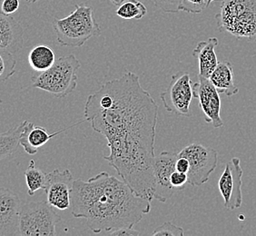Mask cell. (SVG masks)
I'll return each mask as SVG.
<instances>
[{
    "mask_svg": "<svg viewBox=\"0 0 256 236\" xmlns=\"http://www.w3.org/2000/svg\"><path fill=\"white\" fill-rule=\"evenodd\" d=\"M20 206L15 192L0 187V236H20Z\"/></svg>",
    "mask_w": 256,
    "mask_h": 236,
    "instance_id": "13",
    "label": "cell"
},
{
    "mask_svg": "<svg viewBox=\"0 0 256 236\" xmlns=\"http://www.w3.org/2000/svg\"><path fill=\"white\" fill-rule=\"evenodd\" d=\"M28 3H30V4H34L36 2H38V1H40V0H26Z\"/></svg>",
    "mask_w": 256,
    "mask_h": 236,
    "instance_id": "31",
    "label": "cell"
},
{
    "mask_svg": "<svg viewBox=\"0 0 256 236\" xmlns=\"http://www.w3.org/2000/svg\"><path fill=\"white\" fill-rule=\"evenodd\" d=\"M176 170H178L179 172L188 174V170H189V162H188V159L178 156V160L176 162Z\"/></svg>",
    "mask_w": 256,
    "mask_h": 236,
    "instance_id": "29",
    "label": "cell"
},
{
    "mask_svg": "<svg viewBox=\"0 0 256 236\" xmlns=\"http://www.w3.org/2000/svg\"><path fill=\"white\" fill-rule=\"evenodd\" d=\"M53 28L58 42L68 48H80L88 40L101 34V28L94 20L93 8L78 4L70 15L54 20Z\"/></svg>",
    "mask_w": 256,
    "mask_h": 236,
    "instance_id": "3",
    "label": "cell"
},
{
    "mask_svg": "<svg viewBox=\"0 0 256 236\" xmlns=\"http://www.w3.org/2000/svg\"><path fill=\"white\" fill-rule=\"evenodd\" d=\"M69 128L61 129L58 132L50 134L44 128L36 126L34 124L30 123L28 121H24V126L20 134V144L24 148L26 152L30 156L36 154L38 149L42 148L50 139L54 138L56 136L63 133Z\"/></svg>",
    "mask_w": 256,
    "mask_h": 236,
    "instance_id": "15",
    "label": "cell"
},
{
    "mask_svg": "<svg viewBox=\"0 0 256 236\" xmlns=\"http://www.w3.org/2000/svg\"><path fill=\"white\" fill-rule=\"evenodd\" d=\"M206 8V0H182L180 11L191 14H199Z\"/></svg>",
    "mask_w": 256,
    "mask_h": 236,
    "instance_id": "24",
    "label": "cell"
},
{
    "mask_svg": "<svg viewBox=\"0 0 256 236\" xmlns=\"http://www.w3.org/2000/svg\"><path fill=\"white\" fill-rule=\"evenodd\" d=\"M124 1V0H111L112 4H114V6H119L123 3Z\"/></svg>",
    "mask_w": 256,
    "mask_h": 236,
    "instance_id": "30",
    "label": "cell"
},
{
    "mask_svg": "<svg viewBox=\"0 0 256 236\" xmlns=\"http://www.w3.org/2000/svg\"><path fill=\"white\" fill-rule=\"evenodd\" d=\"M194 98L192 81L186 71H178L172 76L166 91L160 94V98L166 110L180 116H191L190 106Z\"/></svg>",
    "mask_w": 256,
    "mask_h": 236,
    "instance_id": "8",
    "label": "cell"
},
{
    "mask_svg": "<svg viewBox=\"0 0 256 236\" xmlns=\"http://www.w3.org/2000/svg\"><path fill=\"white\" fill-rule=\"evenodd\" d=\"M170 182L172 186L178 191L184 190L186 188V184H188V174L179 172L178 170H176L171 176Z\"/></svg>",
    "mask_w": 256,
    "mask_h": 236,
    "instance_id": "27",
    "label": "cell"
},
{
    "mask_svg": "<svg viewBox=\"0 0 256 236\" xmlns=\"http://www.w3.org/2000/svg\"><path fill=\"white\" fill-rule=\"evenodd\" d=\"M24 46V28L18 21L0 14V50L15 54Z\"/></svg>",
    "mask_w": 256,
    "mask_h": 236,
    "instance_id": "14",
    "label": "cell"
},
{
    "mask_svg": "<svg viewBox=\"0 0 256 236\" xmlns=\"http://www.w3.org/2000/svg\"><path fill=\"white\" fill-rule=\"evenodd\" d=\"M61 217L48 201L26 202L20 206L18 230L21 236H54Z\"/></svg>",
    "mask_w": 256,
    "mask_h": 236,
    "instance_id": "6",
    "label": "cell"
},
{
    "mask_svg": "<svg viewBox=\"0 0 256 236\" xmlns=\"http://www.w3.org/2000/svg\"><path fill=\"white\" fill-rule=\"evenodd\" d=\"M24 176L28 186V192L33 196L34 192L38 190H46L48 186V174H44L38 168H36L34 160H31L28 168L26 169Z\"/></svg>",
    "mask_w": 256,
    "mask_h": 236,
    "instance_id": "20",
    "label": "cell"
},
{
    "mask_svg": "<svg viewBox=\"0 0 256 236\" xmlns=\"http://www.w3.org/2000/svg\"><path fill=\"white\" fill-rule=\"evenodd\" d=\"M74 177L68 169L60 171L56 169L48 174V186L44 190L46 201L58 210H66L70 207L71 192Z\"/></svg>",
    "mask_w": 256,
    "mask_h": 236,
    "instance_id": "12",
    "label": "cell"
},
{
    "mask_svg": "<svg viewBox=\"0 0 256 236\" xmlns=\"http://www.w3.org/2000/svg\"><path fill=\"white\" fill-rule=\"evenodd\" d=\"M184 232L182 227L176 226L172 222H166L162 224L161 226L158 227L153 232L154 236H182Z\"/></svg>",
    "mask_w": 256,
    "mask_h": 236,
    "instance_id": "23",
    "label": "cell"
},
{
    "mask_svg": "<svg viewBox=\"0 0 256 236\" xmlns=\"http://www.w3.org/2000/svg\"><path fill=\"white\" fill-rule=\"evenodd\" d=\"M178 152L164 151L154 159V174L156 188L154 199L166 202L178 192L171 184V176L176 171Z\"/></svg>",
    "mask_w": 256,
    "mask_h": 236,
    "instance_id": "11",
    "label": "cell"
},
{
    "mask_svg": "<svg viewBox=\"0 0 256 236\" xmlns=\"http://www.w3.org/2000/svg\"><path fill=\"white\" fill-rule=\"evenodd\" d=\"M140 232L133 228H121L116 231L111 232L110 236H139Z\"/></svg>",
    "mask_w": 256,
    "mask_h": 236,
    "instance_id": "28",
    "label": "cell"
},
{
    "mask_svg": "<svg viewBox=\"0 0 256 236\" xmlns=\"http://www.w3.org/2000/svg\"><path fill=\"white\" fill-rule=\"evenodd\" d=\"M192 94L199 100V106L204 114L206 123H211L214 128L224 126L221 118L220 94L209 78L198 76V81L192 83Z\"/></svg>",
    "mask_w": 256,
    "mask_h": 236,
    "instance_id": "10",
    "label": "cell"
},
{
    "mask_svg": "<svg viewBox=\"0 0 256 236\" xmlns=\"http://www.w3.org/2000/svg\"><path fill=\"white\" fill-rule=\"evenodd\" d=\"M74 218H83L94 234L133 228L151 211V202L139 197L123 180L101 172L88 181L74 180L70 198Z\"/></svg>",
    "mask_w": 256,
    "mask_h": 236,
    "instance_id": "2",
    "label": "cell"
},
{
    "mask_svg": "<svg viewBox=\"0 0 256 236\" xmlns=\"http://www.w3.org/2000/svg\"><path fill=\"white\" fill-rule=\"evenodd\" d=\"M158 10L164 13H178L180 11L182 0H153Z\"/></svg>",
    "mask_w": 256,
    "mask_h": 236,
    "instance_id": "25",
    "label": "cell"
},
{
    "mask_svg": "<svg viewBox=\"0 0 256 236\" xmlns=\"http://www.w3.org/2000/svg\"><path fill=\"white\" fill-rule=\"evenodd\" d=\"M212 1H222V0H206L207 6L212 3Z\"/></svg>",
    "mask_w": 256,
    "mask_h": 236,
    "instance_id": "32",
    "label": "cell"
},
{
    "mask_svg": "<svg viewBox=\"0 0 256 236\" xmlns=\"http://www.w3.org/2000/svg\"><path fill=\"white\" fill-rule=\"evenodd\" d=\"M189 162L188 184L192 186H201L209 180L217 166L218 154L214 149L200 144H189L178 154Z\"/></svg>",
    "mask_w": 256,
    "mask_h": 236,
    "instance_id": "7",
    "label": "cell"
},
{
    "mask_svg": "<svg viewBox=\"0 0 256 236\" xmlns=\"http://www.w3.org/2000/svg\"><path fill=\"white\" fill-rule=\"evenodd\" d=\"M209 80L219 94H226L227 96H232L239 92V88L234 84V69L230 62L218 63Z\"/></svg>",
    "mask_w": 256,
    "mask_h": 236,
    "instance_id": "17",
    "label": "cell"
},
{
    "mask_svg": "<svg viewBox=\"0 0 256 236\" xmlns=\"http://www.w3.org/2000/svg\"><path fill=\"white\" fill-rule=\"evenodd\" d=\"M216 20L221 32L256 42V0H222Z\"/></svg>",
    "mask_w": 256,
    "mask_h": 236,
    "instance_id": "5",
    "label": "cell"
},
{
    "mask_svg": "<svg viewBox=\"0 0 256 236\" xmlns=\"http://www.w3.org/2000/svg\"><path fill=\"white\" fill-rule=\"evenodd\" d=\"M119 18L126 20H142L148 13V8L138 0H124L116 11Z\"/></svg>",
    "mask_w": 256,
    "mask_h": 236,
    "instance_id": "21",
    "label": "cell"
},
{
    "mask_svg": "<svg viewBox=\"0 0 256 236\" xmlns=\"http://www.w3.org/2000/svg\"><path fill=\"white\" fill-rule=\"evenodd\" d=\"M16 66V60L13 54L0 50V84L8 80L15 74Z\"/></svg>",
    "mask_w": 256,
    "mask_h": 236,
    "instance_id": "22",
    "label": "cell"
},
{
    "mask_svg": "<svg viewBox=\"0 0 256 236\" xmlns=\"http://www.w3.org/2000/svg\"><path fill=\"white\" fill-rule=\"evenodd\" d=\"M56 62L54 50L46 44H40L30 50L28 63L36 72H43L50 68Z\"/></svg>",
    "mask_w": 256,
    "mask_h": 236,
    "instance_id": "18",
    "label": "cell"
},
{
    "mask_svg": "<svg viewBox=\"0 0 256 236\" xmlns=\"http://www.w3.org/2000/svg\"><path fill=\"white\" fill-rule=\"evenodd\" d=\"M81 64L74 54L56 59L50 68L38 72L32 76V86L52 94L58 98H64L78 86V71Z\"/></svg>",
    "mask_w": 256,
    "mask_h": 236,
    "instance_id": "4",
    "label": "cell"
},
{
    "mask_svg": "<svg viewBox=\"0 0 256 236\" xmlns=\"http://www.w3.org/2000/svg\"><path fill=\"white\" fill-rule=\"evenodd\" d=\"M218 46L216 38H210L206 41H201L192 50V56L196 58L199 66L198 76L209 78L212 71L218 64L216 48Z\"/></svg>",
    "mask_w": 256,
    "mask_h": 236,
    "instance_id": "16",
    "label": "cell"
},
{
    "mask_svg": "<svg viewBox=\"0 0 256 236\" xmlns=\"http://www.w3.org/2000/svg\"><path fill=\"white\" fill-rule=\"evenodd\" d=\"M240 162V159L237 158H234L227 162L218 182L224 207L230 211L240 208L242 202V169Z\"/></svg>",
    "mask_w": 256,
    "mask_h": 236,
    "instance_id": "9",
    "label": "cell"
},
{
    "mask_svg": "<svg viewBox=\"0 0 256 236\" xmlns=\"http://www.w3.org/2000/svg\"><path fill=\"white\" fill-rule=\"evenodd\" d=\"M84 114L106 138L110 154L104 158L109 166L138 196L152 201L158 106L138 74L126 71L102 84L86 99Z\"/></svg>",
    "mask_w": 256,
    "mask_h": 236,
    "instance_id": "1",
    "label": "cell"
},
{
    "mask_svg": "<svg viewBox=\"0 0 256 236\" xmlns=\"http://www.w3.org/2000/svg\"><path fill=\"white\" fill-rule=\"evenodd\" d=\"M20 0H0V14L12 16L20 10Z\"/></svg>",
    "mask_w": 256,
    "mask_h": 236,
    "instance_id": "26",
    "label": "cell"
},
{
    "mask_svg": "<svg viewBox=\"0 0 256 236\" xmlns=\"http://www.w3.org/2000/svg\"><path fill=\"white\" fill-rule=\"evenodd\" d=\"M24 122L18 126L0 133V161L13 154L20 146V138Z\"/></svg>",
    "mask_w": 256,
    "mask_h": 236,
    "instance_id": "19",
    "label": "cell"
}]
</instances>
